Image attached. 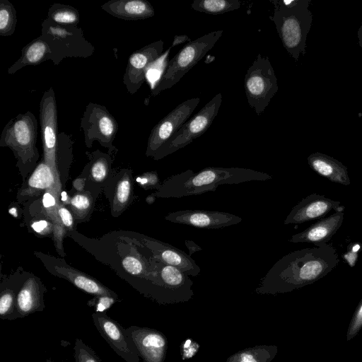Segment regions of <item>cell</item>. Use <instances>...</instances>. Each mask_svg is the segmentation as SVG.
Listing matches in <instances>:
<instances>
[{
	"label": "cell",
	"mask_w": 362,
	"mask_h": 362,
	"mask_svg": "<svg viewBox=\"0 0 362 362\" xmlns=\"http://www.w3.org/2000/svg\"><path fill=\"white\" fill-rule=\"evenodd\" d=\"M339 263L335 248L327 244L291 252L274 263L255 292L276 295L292 291L327 275Z\"/></svg>",
	"instance_id": "obj_1"
},
{
	"label": "cell",
	"mask_w": 362,
	"mask_h": 362,
	"mask_svg": "<svg viewBox=\"0 0 362 362\" xmlns=\"http://www.w3.org/2000/svg\"><path fill=\"white\" fill-rule=\"evenodd\" d=\"M272 178L267 173L248 168L206 167L197 173L187 170L171 176L160 185L156 195L180 198L214 192L221 185L265 181Z\"/></svg>",
	"instance_id": "obj_2"
},
{
	"label": "cell",
	"mask_w": 362,
	"mask_h": 362,
	"mask_svg": "<svg viewBox=\"0 0 362 362\" xmlns=\"http://www.w3.org/2000/svg\"><path fill=\"white\" fill-rule=\"evenodd\" d=\"M274 22L282 45L290 56L298 62L306 52L307 35L311 28L313 14L309 9L310 0H273Z\"/></svg>",
	"instance_id": "obj_3"
},
{
	"label": "cell",
	"mask_w": 362,
	"mask_h": 362,
	"mask_svg": "<svg viewBox=\"0 0 362 362\" xmlns=\"http://www.w3.org/2000/svg\"><path fill=\"white\" fill-rule=\"evenodd\" d=\"M223 33V30L213 31L184 45L168 62L160 78L151 89V95L156 96L178 83L214 47Z\"/></svg>",
	"instance_id": "obj_4"
},
{
	"label": "cell",
	"mask_w": 362,
	"mask_h": 362,
	"mask_svg": "<svg viewBox=\"0 0 362 362\" xmlns=\"http://www.w3.org/2000/svg\"><path fill=\"white\" fill-rule=\"evenodd\" d=\"M244 87L247 102L261 115L278 91L277 78L267 57L258 54L246 71Z\"/></svg>",
	"instance_id": "obj_5"
},
{
	"label": "cell",
	"mask_w": 362,
	"mask_h": 362,
	"mask_svg": "<svg viewBox=\"0 0 362 362\" xmlns=\"http://www.w3.org/2000/svg\"><path fill=\"white\" fill-rule=\"evenodd\" d=\"M222 103L221 93L216 94L196 115L189 119L156 152L153 158L161 159L191 144L204 134L218 115Z\"/></svg>",
	"instance_id": "obj_6"
},
{
	"label": "cell",
	"mask_w": 362,
	"mask_h": 362,
	"mask_svg": "<svg viewBox=\"0 0 362 362\" xmlns=\"http://www.w3.org/2000/svg\"><path fill=\"white\" fill-rule=\"evenodd\" d=\"M37 122L30 112L20 114L4 127L1 145L11 148L22 159L32 158L35 153Z\"/></svg>",
	"instance_id": "obj_7"
},
{
	"label": "cell",
	"mask_w": 362,
	"mask_h": 362,
	"mask_svg": "<svg viewBox=\"0 0 362 362\" xmlns=\"http://www.w3.org/2000/svg\"><path fill=\"white\" fill-rule=\"evenodd\" d=\"M199 102V97L182 102L156 124L148 140L146 156H154L160 147L188 120Z\"/></svg>",
	"instance_id": "obj_8"
},
{
	"label": "cell",
	"mask_w": 362,
	"mask_h": 362,
	"mask_svg": "<svg viewBox=\"0 0 362 362\" xmlns=\"http://www.w3.org/2000/svg\"><path fill=\"white\" fill-rule=\"evenodd\" d=\"M40 118L45 163L57 174V110L54 93L51 88L42 98L40 108Z\"/></svg>",
	"instance_id": "obj_9"
},
{
	"label": "cell",
	"mask_w": 362,
	"mask_h": 362,
	"mask_svg": "<svg viewBox=\"0 0 362 362\" xmlns=\"http://www.w3.org/2000/svg\"><path fill=\"white\" fill-rule=\"evenodd\" d=\"M93 324L116 354L126 362H139V356L128 338L125 329L106 312L92 314Z\"/></svg>",
	"instance_id": "obj_10"
},
{
	"label": "cell",
	"mask_w": 362,
	"mask_h": 362,
	"mask_svg": "<svg viewBox=\"0 0 362 362\" xmlns=\"http://www.w3.org/2000/svg\"><path fill=\"white\" fill-rule=\"evenodd\" d=\"M125 332L143 362H164L168 341L162 332L137 326L126 328Z\"/></svg>",
	"instance_id": "obj_11"
},
{
	"label": "cell",
	"mask_w": 362,
	"mask_h": 362,
	"mask_svg": "<svg viewBox=\"0 0 362 362\" xmlns=\"http://www.w3.org/2000/svg\"><path fill=\"white\" fill-rule=\"evenodd\" d=\"M164 42L158 40L132 54L124 75V83L131 93L136 92L146 79L148 68L163 56Z\"/></svg>",
	"instance_id": "obj_12"
},
{
	"label": "cell",
	"mask_w": 362,
	"mask_h": 362,
	"mask_svg": "<svg viewBox=\"0 0 362 362\" xmlns=\"http://www.w3.org/2000/svg\"><path fill=\"white\" fill-rule=\"evenodd\" d=\"M165 219L179 224L194 227L218 229L240 223L243 218L228 212L205 210H181L171 212Z\"/></svg>",
	"instance_id": "obj_13"
},
{
	"label": "cell",
	"mask_w": 362,
	"mask_h": 362,
	"mask_svg": "<svg viewBox=\"0 0 362 362\" xmlns=\"http://www.w3.org/2000/svg\"><path fill=\"white\" fill-rule=\"evenodd\" d=\"M344 211L339 201L332 200L324 195L312 194L300 201L290 211L284 224H300L325 216L331 210Z\"/></svg>",
	"instance_id": "obj_14"
},
{
	"label": "cell",
	"mask_w": 362,
	"mask_h": 362,
	"mask_svg": "<svg viewBox=\"0 0 362 362\" xmlns=\"http://www.w3.org/2000/svg\"><path fill=\"white\" fill-rule=\"evenodd\" d=\"M81 127L84 129L86 140L96 139L107 142L113 140L118 125L105 107L90 104L84 112Z\"/></svg>",
	"instance_id": "obj_15"
},
{
	"label": "cell",
	"mask_w": 362,
	"mask_h": 362,
	"mask_svg": "<svg viewBox=\"0 0 362 362\" xmlns=\"http://www.w3.org/2000/svg\"><path fill=\"white\" fill-rule=\"evenodd\" d=\"M344 211H337L328 217L323 218L311 225L303 231L293 235L291 243H310L315 246H322L332 238L341 226Z\"/></svg>",
	"instance_id": "obj_16"
},
{
	"label": "cell",
	"mask_w": 362,
	"mask_h": 362,
	"mask_svg": "<svg viewBox=\"0 0 362 362\" xmlns=\"http://www.w3.org/2000/svg\"><path fill=\"white\" fill-rule=\"evenodd\" d=\"M147 245L153 252L154 259L165 264L173 266L188 276H197L201 272L195 261L182 250L167 243L152 240Z\"/></svg>",
	"instance_id": "obj_17"
},
{
	"label": "cell",
	"mask_w": 362,
	"mask_h": 362,
	"mask_svg": "<svg viewBox=\"0 0 362 362\" xmlns=\"http://www.w3.org/2000/svg\"><path fill=\"white\" fill-rule=\"evenodd\" d=\"M308 163L315 172L333 182L343 185L351 184L346 166L332 156L313 153L308 157Z\"/></svg>",
	"instance_id": "obj_18"
},
{
	"label": "cell",
	"mask_w": 362,
	"mask_h": 362,
	"mask_svg": "<svg viewBox=\"0 0 362 362\" xmlns=\"http://www.w3.org/2000/svg\"><path fill=\"white\" fill-rule=\"evenodd\" d=\"M110 15L125 20H141L153 17L155 11L145 0H111L101 6Z\"/></svg>",
	"instance_id": "obj_19"
},
{
	"label": "cell",
	"mask_w": 362,
	"mask_h": 362,
	"mask_svg": "<svg viewBox=\"0 0 362 362\" xmlns=\"http://www.w3.org/2000/svg\"><path fill=\"white\" fill-rule=\"evenodd\" d=\"M41 284L34 278L28 279L16 296L18 317H24L45 308Z\"/></svg>",
	"instance_id": "obj_20"
},
{
	"label": "cell",
	"mask_w": 362,
	"mask_h": 362,
	"mask_svg": "<svg viewBox=\"0 0 362 362\" xmlns=\"http://www.w3.org/2000/svg\"><path fill=\"white\" fill-rule=\"evenodd\" d=\"M59 275L66 279L81 290L90 294L100 296H109L118 300L117 296L98 281L86 274L77 272L69 267H56Z\"/></svg>",
	"instance_id": "obj_21"
},
{
	"label": "cell",
	"mask_w": 362,
	"mask_h": 362,
	"mask_svg": "<svg viewBox=\"0 0 362 362\" xmlns=\"http://www.w3.org/2000/svg\"><path fill=\"white\" fill-rule=\"evenodd\" d=\"M56 177L58 176L46 163H40L28 179L21 195L30 197L48 190L56 184Z\"/></svg>",
	"instance_id": "obj_22"
},
{
	"label": "cell",
	"mask_w": 362,
	"mask_h": 362,
	"mask_svg": "<svg viewBox=\"0 0 362 362\" xmlns=\"http://www.w3.org/2000/svg\"><path fill=\"white\" fill-rule=\"evenodd\" d=\"M49 54H51V49L49 44L40 37L24 47L21 57L10 67L8 73L13 74L25 66L39 64Z\"/></svg>",
	"instance_id": "obj_23"
},
{
	"label": "cell",
	"mask_w": 362,
	"mask_h": 362,
	"mask_svg": "<svg viewBox=\"0 0 362 362\" xmlns=\"http://www.w3.org/2000/svg\"><path fill=\"white\" fill-rule=\"evenodd\" d=\"M277 352L275 345H256L233 354L226 362H271Z\"/></svg>",
	"instance_id": "obj_24"
},
{
	"label": "cell",
	"mask_w": 362,
	"mask_h": 362,
	"mask_svg": "<svg viewBox=\"0 0 362 362\" xmlns=\"http://www.w3.org/2000/svg\"><path fill=\"white\" fill-rule=\"evenodd\" d=\"M56 184L47 190L42 197V204L46 214L52 220L54 238L57 241V245L61 246L62 238L64 234L62 223L58 215V194L59 189H56Z\"/></svg>",
	"instance_id": "obj_25"
},
{
	"label": "cell",
	"mask_w": 362,
	"mask_h": 362,
	"mask_svg": "<svg viewBox=\"0 0 362 362\" xmlns=\"http://www.w3.org/2000/svg\"><path fill=\"white\" fill-rule=\"evenodd\" d=\"M240 6L239 0H194L191 5L194 11L211 15L223 14Z\"/></svg>",
	"instance_id": "obj_26"
},
{
	"label": "cell",
	"mask_w": 362,
	"mask_h": 362,
	"mask_svg": "<svg viewBox=\"0 0 362 362\" xmlns=\"http://www.w3.org/2000/svg\"><path fill=\"white\" fill-rule=\"evenodd\" d=\"M49 18L58 25H74L78 23L79 15L71 6L55 4L49 10Z\"/></svg>",
	"instance_id": "obj_27"
},
{
	"label": "cell",
	"mask_w": 362,
	"mask_h": 362,
	"mask_svg": "<svg viewBox=\"0 0 362 362\" xmlns=\"http://www.w3.org/2000/svg\"><path fill=\"white\" fill-rule=\"evenodd\" d=\"M17 23L16 12L13 5L7 0L0 2V35H11Z\"/></svg>",
	"instance_id": "obj_28"
},
{
	"label": "cell",
	"mask_w": 362,
	"mask_h": 362,
	"mask_svg": "<svg viewBox=\"0 0 362 362\" xmlns=\"http://www.w3.org/2000/svg\"><path fill=\"white\" fill-rule=\"evenodd\" d=\"M17 295L11 289H4L0 296V317L2 320L18 318L16 310Z\"/></svg>",
	"instance_id": "obj_29"
},
{
	"label": "cell",
	"mask_w": 362,
	"mask_h": 362,
	"mask_svg": "<svg viewBox=\"0 0 362 362\" xmlns=\"http://www.w3.org/2000/svg\"><path fill=\"white\" fill-rule=\"evenodd\" d=\"M74 350L76 362H102L94 351L80 339H76Z\"/></svg>",
	"instance_id": "obj_30"
},
{
	"label": "cell",
	"mask_w": 362,
	"mask_h": 362,
	"mask_svg": "<svg viewBox=\"0 0 362 362\" xmlns=\"http://www.w3.org/2000/svg\"><path fill=\"white\" fill-rule=\"evenodd\" d=\"M131 193V182L127 175L123 177L117 184L115 197V206H124L129 201Z\"/></svg>",
	"instance_id": "obj_31"
},
{
	"label": "cell",
	"mask_w": 362,
	"mask_h": 362,
	"mask_svg": "<svg viewBox=\"0 0 362 362\" xmlns=\"http://www.w3.org/2000/svg\"><path fill=\"white\" fill-rule=\"evenodd\" d=\"M72 209L77 217H83L88 212L91 199L89 196L77 194L70 201Z\"/></svg>",
	"instance_id": "obj_32"
},
{
	"label": "cell",
	"mask_w": 362,
	"mask_h": 362,
	"mask_svg": "<svg viewBox=\"0 0 362 362\" xmlns=\"http://www.w3.org/2000/svg\"><path fill=\"white\" fill-rule=\"evenodd\" d=\"M362 327V299L360 301L354 317L349 327L347 332V340L351 339Z\"/></svg>",
	"instance_id": "obj_33"
},
{
	"label": "cell",
	"mask_w": 362,
	"mask_h": 362,
	"mask_svg": "<svg viewBox=\"0 0 362 362\" xmlns=\"http://www.w3.org/2000/svg\"><path fill=\"white\" fill-rule=\"evenodd\" d=\"M107 172V163L104 158L98 159L92 165L91 175L97 182L103 181L106 177Z\"/></svg>",
	"instance_id": "obj_34"
},
{
	"label": "cell",
	"mask_w": 362,
	"mask_h": 362,
	"mask_svg": "<svg viewBox=\"0 0 362 362\" xmlns=\"http://www.w3.org/2000/svg\"><path fill=\"white\" fill-rule=\"evenodd\" d=\"M361 245L358 243H351L347 247V252L343 255L342 258L353 267L358 259V253L361 249Z\"/></svg>",
	"instance_id": "obj_35"
},
{
	"label": "cell",
	"mask_w": 362,
	"mask_h": 362,
	"mask_svg": "<svg viewBox=\"0 0 362 362\" xmlns=\"http://www.w3.org/2000/svg\"><path fill=\"white\" fill-rule=\"evenodd\" d=\"M137 181L143 186L155 187L158 185V178L156 173H147L141 177H138Z\"/></svg>",
	"instance_id": "obj_36"
},
{
	"label": "cell",
	"mask_w": 362,
	"mask_h": 362,
	"mask_svg": "<svg viewBox=\"0 0 362 362\" xmlns=\"http://www.w3.org/2000/svg\"><path fill=\"white\" fill-rule=\"evenodd\" d=\"M32 228L37 233L47 235L52 230V225L47 221L40 220L31 224Z\"/></svg>",
	"instance_id": "obj_37"
},
{
	"label": "cell",
	"mask_w": 362,
	"mask_h": 362,
	"mask_svg": "<svg viewBox=\"0 0 362 362\" xmlns=\"http://www.w3.org/2000/svg\"><path fill=\"white\" fill-rule=\"evenodd\" d=\"M58 215L63 224L66 228H71L73 226V218L70 211L63 206H59Z\"/></svg>",
	"instance_id": "obj_38"
},
{
	"label": "cell",
	"mask_w": 362,
	"mask_h": 362,
	"mask_svg": "<svg viewBox=\"0 0 362 362\" xmlns=\"http://www.w3.org/2000/svg\"><path fill=\"white\" fill-rule=\"evenodd\" d=\"M117 300H118L109 296L99 297V300L96 304L95 312H105Z\"/></svg>",
	"instance_id": "obj_39"
},
{
	"label": "cell",
	"mask_w": 362,
	"mask_h": 362,
	"mask_svg": "<svg viewBox=\"0 0 362 362\" xmlns=\"http://www.w3.org/2000/svg\"><path fill=\"white\" fill-rule=\"evenodd\" d=\"M182 353L186 351L187 350H189V356L192 357L196 352L197 349L196 346H198V344L196 342H192L191 339H188L182 344Z\"/></svg>",
	"instance_id": "obj_40"
},
{
	"label": "cell",
	"mask_w": 362,
	"mask_h": 362,
	"mask_svg": "<svg viewBox=\"0 0 362 362\" xmlns=\"http://www.w3.org/2000/svg\"><path fill=\"white\" fill-rule=\"evenodd\" d=\"M191 40L189 38V37L187 35H176L174 36L173 41L172 43L171 47H173L176 45L182 44L185 42H190Z\"/></svg>",
	"instance_id": "obj_41"
},
{
	"label": "cell",
	"mask_w": 362,
	"mask_h": 362,
	"mask_svg": "<svg viewBox=\"0 0 362 362\" xmlns=\"http://www.w3.org/2000/svg\"><path fill=\"white\" fill-rule=\"evenodd\" d=\"M185 245L189 251V255L191 256L193 253L202 250L198 245L192 240H185Z\"/></svg>",
	"instance_id": "obj_42"
},
{
	"label": "cell",
	"mask_w": 362,
	"mask_h": 362,
	"mask_svg": "<svg viewBox=\"0 0 362 362\" xmlns=\"http://www.w3.org/2000/svg\"><path fill=\"white\" fill-rule=\"evenodd\" d=\"M358 43L361 47H362V23L357 33Z\"/></svg>",
	"instance_id": "obj_43"
},
{
	"label": "cell",
	"mask_w": 362,
	"mask_h": 362,
	"mask_svg": "<svg viewBox=\"0 0 362 362\" xmlns=\"http://www.w3.org/2000/svg\"><path fill=\"white\" fill-rule=\"evenodd\" d=\"M61 197H62V200L64 202H68V197H67V195H66V193L65 192H62L61 193Z\"/></svg>",
	"instance_id": "obj_44"
},
{
	"label": "cell",
	"mask_w": 362,
	"mask_h": 362,
	"mask_svg": "<svg viewBox=\"0 0 362 362\" xmlns=\"http://www.w3.org/2000/svg\"><path fill=\"white\" fill-rule=\"evenodd\" d=\"M16 212H17V210L16 208H11V209H9V213L15 217H16L18 216Z\"/></svg>",
	"instance_id": "obj_45"
},
{
	"label": "cell",
	"mask_w": 362,
	"mask_h": 362,
	"mask_svg": "<svg viewBox=\"0 0 362 362\" xmlns=\"http://www.w3.org/2000/svg\"><path fill=\"white\" fill-rule=\"evenodd\" d=\"M361 118H362V115H361Z\"/></svg>",
	"instance_id": "obj_46"
}]
</instances>
